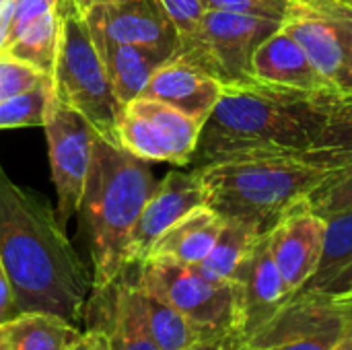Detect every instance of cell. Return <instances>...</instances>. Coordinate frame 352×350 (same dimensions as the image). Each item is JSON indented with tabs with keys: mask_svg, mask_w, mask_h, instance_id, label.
Masks as SVG:
<instances>
[{
	"mask_svg": "<svg viewBox=\"0 0 352 350\" xmlns=\"http://www.w3.org/2000/svg\"><path fill=\"white\" fill-rule=\"evenodd\" d=\"M326 231L328 221L301 202L266 233L272 258L293 295L316 276L326 248Z\"/></svg>",
	"mask_w": 352,
	"mask_h": 350,
	"instance_id": "7c38bea8",
	"label": "cell"
},
{
	"mask_svg": "<svg viewBox=\"0 0 352 350\" xmlns=\"http://www.w3.org/2000/svg\"><path fill=\"white\" fill-rule=\"evenodd\" d=\"M194 350H221V344H202V347Z\"/></svg>",
	"mask_w": 352,
	"mask_h": 350,
	"instance_id": "60d3db41",
	"label": "cell"
},
{
	"mask_svg": "<svg viewBox=\"0 0 352 350\" xmlns=\"http://www.w3.org/2000/svg\"><path fill=\"white\" fill-rule=\"evenodd\" d=\"M334 350H352V334L351 336H346V338H344Z\"/></svg>",
	"mask_w": 352,
	"mask_h": 350,
	"instance_id": "ab89813d",
	"label": "cell"
},
{
	"mask_svg": "<svg viewBox=\"0 0 352 350\" xmlns=\"http://www.w3.org/2000/svg\"><path fill=\"white\" fill-rule=\"evenodd\" d=\"M99 295H103L109 305L105 314L107 326L101 328L109 332L111 350H159L144 322L138 293L126 274Z\"/></svg>",
	"mask_w": 352,
	"mask_h": 350,
	"instance_id": "44dd1931",
	"label": "cell"
},
{
	"mask_svg": "<svg viewBox=\"0 0 352 350\" xmlns=\"http://www.w3.org/2000/svg\"><path fill=\"white\" fill-rule=\"evenodd\" d=\"M336 93L340 91H303L256 78L225 85L200 128L188 167L245 155H303L314 146Z\"/></svg>",
	"mask_w": 352,
	"mask_h": 350,
	"instance_id": "7a4b0ae2",
	"label": "cell"
},
{
	"mask_svg": "<svg viewBox=\"0 0 352 350\" xmlns=\"http://www.w3.org/2000/svg\"><path fill=\"white\" fill-rule=\"evenodd\" d=\"M204 204L227 221H239L266 235L287 212L334 171L309 165L299 155H245L196 169Z\"/></svg>",
	"mask_w": 352,
	"mask_h": 350,
	"instance_id": "277c9868",
	"label": "cell"
},
{
	"mask_svg": "<svg viewBox=\"0 0 352 350\" xmlns=\"http://www.w3.org/2000/svg\"><path fill=\"white\" fill-rule=\"evenodd\" d=\"M140 291L151 293L202 328L217 344L243 338L245 320L237 283H214L196 266L144 260L124 272Z\"/></svg>",
	"mask_w": 352,
	"mask_h": 350,
	"instance_id": "8992f818",
	"label": "cell"
},
{
	"mask_svg": "<svg viewBox=\"0 0 352 350\" xmlns=\"http://www.w3.org/2000/svg\"><path fill=\"white\" fill-rule=\"evenodd\" d=\"M45 138L52 167V182L56 188V215L66 223L78 212L93 151L95 128L72 107H68L52 89L45 109Z\"/></svg>",
	"mask_w": 352,
	"mask_h": 350,
	"instance_id": "30bf717a",
	"label": "cell"
},
{
	"mask_svg": "<svg viewBox=\"0 0 352 350\" xmlns=\"http://www.w3.org/2000/svg\"><path fill=\"white\" fill-rule=\"evenodd\" d=\"M120 2H128V0H72V4L85 14L89 8L93 6H101V4H120ZM68 4V2H66Z\"/></svg>",
	"mask_w": 352,
	"mask_h": 350,
	"instance_id": "74e56055",
	"label": "cell"
},
{
	"mask_svg": "<svg viewBox=\"0 0 352 350\" xmlns=\"http://www.w3.org/2000/svg\"><path fill=\"white\" fill-rule=\"evenodd\" d=\"M10 19H12V0L6 2V4L0 8V52L6 47V41H8Z\"/></svg>",
	"mask_w": 352,
	"mask_h": 350,
	"instance_id": "d590c367",
	"label": "cell"
},
{
	"mask_svg": "<svg viewBox=\"0 0 352 350\" xmlns=\"http://www.w3.org/2000/svg\"><path fill=\"white\" fill-rule=\"evenodd\" d=\"M221 350H262L252 347L250 342H245L243 338H229L225 342H221Z\"/></svg>",
	"mask_w": 352,
	"mask_h": 350,
	"instance_id": "f35d334b",
	"label": "cell"
},
{
	"mask_svg": "<svg viewBox=\"0 0 352 350\" xmlns=\"http://www.w3.org/2000/svg\"><path fill=\"white\" fill-rule=\"evenodd\" d=\"M60 41V14L58 8L39 14L37 19L29 21L2 50L35 68L43 70L52 76L56 54Z\"/></svg>",
	"mask_w": 352,
	"mask_h": 350,
	"instance_id": "d4e9b609",
	"label": "cell"
},
{
	"mask_svg": "<svg viewBox=\"0 0 352 350\" xmlns=\"http://www.w3.org/2000/svg\"><path fill=\"white\" fill-rule=\"evenodd\" d=\"M204 204V188L196 169L169 171L161 182H157L151 198L146 200L138 223L130 239V266L140 264L155 241L182 217Z\"/></svg>",
	"mask_w": 352,
	"mask_h": 350,
	"instance_id": "4fadbf2b",
	"label": "cell"
},
{
	"mask_svg": "<svg viewBox=\"0 0 352 350\" xmlns=\"http://www.w3.org/2000/svg\"><path fill=\"white\" fill-rule=\"evenodd\" d=\"M352 334V291H299L243 338L262 350H334Z\"/></svg>",
	"mask_w": 352,
	"mask_h": 350,
	"instance_id": "ba28073f",
	"label": "cell"
},
{
	"mask_svg": "<svg viewBox=\"0 0 352 350\" xmlns=\"http://www.w3.org/2000/svg\"><path fill=\"white\" fill-rule=\"evenodd\" d=\"M134 289L138 293L140 309L148 326V332L159 350H194L202 344H217L208 338V334L202 328H198L179 309L151 293L140 291L136 285Z\"/></svg>",
	"mask_w": 352,
	"mask_h": 350,
	"instance_id": "603a6c76",
	"label": "cell"
},
{
	"mask_svg": "<svg viewBox=\"0 0 352 350\" xmlns=\"http://www.w3.org/2000/svg\"><path fill=\"white\" fill-rule=\"evenodd\" d=\"M52 76L6 52H0V101L50 83Z\"/></svg>",
	"mask_w": 352,
	"mask_h": 350,
	"instance_id": "f1b7e54d",
	"label": "cell"
},
{
	"mask_svg": "<svg viewBox=\"0 0 352 350\" xmlns=\"http://www.w3.org/2000/svg\"><path fill=\"white\" fill-rule=\"evenodd\" d=\"M60 41L52 70L54 93L80 113L97 134L116 142L122 105L116 99L103 58L85 14L72 4L58 6Z\"/></svg>",
	"mask_w": 352,
	"mask_h": 350,
	"instance_id": "5b68a950",
	"label": "cell"
},
{
	"mask_svg": "<svg viewBox=\"0 0 352 350\" xmlns=\"http://www.w3.org/2000/svg\"><path fill=\"white\" fill-rule=\"evenodd\" d=\"M159 2L167 12L169 21L173 23V27L177 29L179 39L194 33L206 12L202 0H159Z\"/></svg>",
	"mask_w": 352,
	"mask_h": 350,
	"instance_id": "4dcf8cb0",
	"label": "cell"
},
{
	"mask_svg": "<svg viewBox=\"0 0 352 350\" xmlns=\"http://www.w3.org/2000/svg\"><path fill=\"white\" fill-rule=\"evenodd\" d=\"M334 12H338L352 29V2L351 0H324Z\"/></svg>",
	"mask_w": 352,
	"mask_h": 350,
	"instance_id": "8d00e7d4",
	"label": "cell"
},
{
	"mask_svg": "<svg viewBox=\"0 0 352 350\" xmlns=\"http://www.w3.org/2000/svg\"><path fill=\"white\" fill-rule=\"evenodd\" d=\"M50 93H52V80L0 101V130L43 126Z\"/></svg>",
	"mask_w": 352,
	"mask_h": 350,
	"instance_id": "4316f807",
	"label": "cell"
},
{
	"mask_svg": "<svg viewBox=\"0 0 352 350\" xmlns=\"http://www.w3.org/2000/svg\"><path fill=\"white\" fill-rule=\"evenodd\" d=\"M58 6V0H12V19H10V31H8V41L33 19L39 14L54 10ZM6 41V45H8Z\"/></svg>",
	"mask_w": 352,
	"mask_h": 350,
	"instance_id": "1f68e13d",
	"label": "cell"
},
{
	"mask_svg": "<svg viewBox=\"0 0 352 350\" xmlns=\"http://www.w3.org/2000/svg\"><path fill=\"white\" fill-rule=\"evenodd\" d=\"M305 202L316 215L326 221L340 212L352 210V165L336 169L307 196Z\"/></svg>",
	"mask_w": 352,
	"mask_h": 350,
	"instance_id": "83f0119b",
	"label": "cell"
},
{
	"mask_svg": "<svg viewBox=\"0 0 352 350\" xmlns=\"http://www.w3.org/2000/svg\"><path fill=\"white\" fill-rule=\"evenodd\" d=\"M235 283L239 285L241 305H243V320H245L243 338H248L258 328H262L293 297L272 258L268 235H260L252 254L239 268Z\"/></svg>",
	"mask_w": 352,
	"mask_h": 350,
	"instance_id": "9a60e30c",
	"label": "cell"
},
{
	"mask_svg": "<svg viewBox=\"0 0 352 350\" xmlns=\"http://www.w3.org/2000/svg\"><path fill=\"white\" fill-rule=\"evenodd\" d=\"M309 165L336 171L352 165V93H336L309 151L299 155Z\"/></svg>",
	"mask_w": 352,
	"mask_h": 350,
	"instance_id": "7402d4cb",
	"label": "cell"
},
{
	"mask_svg": "<svg viewBox=\"0 0 352 350\" xmlns=\"http://www.w3.org/2000/svg\"><path fill=\"white\" fill-rule=\"evenodd\" d=\"M223 93V85L204 70L171 56L148 80L142 97L177 107L204 124ZM140 97V95H138Z\"/></svg>",
	"mask_w": 352,
	"mask_h": 350,
	"instance_id": "2e32d148",
	"label": "cell"
},
{
	"mask_svg": "<svg viewBox=\"0 0 352 350\" xmlns=\"http://www.w3.org/2000/svg\"><path fill=\"white\" fill-rule=\"evenodd\" d=\"M6 2H10V0H0V8H2V6H4Z\"/></svg>",
	"mask_w": 352,
	"mask_h": 350,
	"instance_id": "7bdbcfd3",
	"label": "cell"
},
{
	"mask_svg": "<svg viewBox=\"0 0 352 350\" xmlns=\"http://www.w3.org/2000/svg\"><path fill=\"white\" fill-rule=\"evenodd\" d=\"M68 350H111L109 332L101 326L85 330Z\"/></svg>",
	"mask_w": 352,
	"mask_h": 350,
	"instance_id": "d6a6232c",
	"label": "cell"
},
{
	"mask_svg": "<svg viewBox=\"0 0 352 350\" xmlns=\"http://www.w3.org/2000/svg\"><path fill=\"white\" fill-rule=\"evenodd\" d=\"M93 33L118 43L177 50L179 35L159 0H128L101 4L85 12Z\"/></svg>",
	"mask_w": 352,
	"mask_h": 350,
	"instance_id": "5bb4252c",
	"label": "cell"
},
{
	"mask_svg": "<svg viewBox=\"0 0 352 350\" xmlns=\"http://www.w3.org/2000/svg\"><path fill=\"white\" fill-rule=\"evenodd\" d=\"M66 2H72V0H58V6H62V4H66ZM56 6V8H58Z\"/></svg>",
	"mask_w": 352,
	"mask_h": 350,
	"instance_id": "b9f144b4",
	"label": "cell"
},
{
	"mask_svg": "<svg viewBox=\"0 0 352 350\" xmlns=\"http://www.w3.org/2000/svg\"><path fill=\"white\" fill-rule=\"evenodd\" d=\"M252 76L260 83L303 91H336L314 66L303 47L283 29L274 31L256 47Z\"/></svg>",
	"mask_w": 352,
	"mask_h": 350,
	"instance_id": "e0dca14e",
	"label": "cell"
},
{
	"mask_svg": "<svg viewBox=\"0 0 352 350\" xmlns=\"http://www.w3.org/2000/svg\"><path fill=\"white\" fill-rule=\"evenodd\" d=\"M316 291H326V293H351L352 291V262H349L336 276H332L324 287Z\"/></svg>",
	"mask_w": 352,
	"mask_h": 350,
	"instance_id": "e575fe53",
	"label": "cell"
},
{
	"mask_svg": "<svg viewBox=\"0 0 352 350\" xmlns=\"http://www.w3.org/2000/svg\"><path fill=\"white\" fill-rule=\"evenodd\" d=\"M93 39L103 58L116 99L122 107L142 95L153 74L175 54L171 47L118 43L99 33H93Z\"/></svg>",
	"mask_w": 352,
	"mask_h": 350,
	"instance_id": "ac0fdd59",
	"label": "cell"
},
{
	"mask_svg": "<svg viewBox=\"0 0 352 350\" xmlns=\"http://www.w3.org/2000/svg\"><path fill=\"white\" fill-rule=\"evenodd\" d=\"M260 233L239 221H227L210 254L196 264V270L214 283H235L239 268L252 254Z\"/></svg>",
	"mask_w": 352,
	"mask_h": 350,
	"instance_id": "cb8c5ba5",
	"label": "cell"
},
{
	"mask_svg": "<svg viewBox=\"0 0 352 350\" xmlns=\"http://www.w3.org/2000/svg\"><path fill=\"white\" fill-rule=\"evenodd\" d=\"M155 186L148 161L95 132L76 212L91 262V293L113 287L130 268L132 231Z\"/></svg>",
	"mask_w": 352,
	"mask_h": 350,
	"instance_id": "3957f363",
	"label": "cell"
},
{
	"mask_svg": "<svg viewBox=\"0 0 352 350\" xmlns=\"http://www.w3.org/2000/svg\"><path fill=\"white\" fill-rule=\"evenodd\" d=\"M0 262L19 311L56 314L72 324L87 316L91 270L50 204L10 179L0 163Z\"/></svg>",
	"mask_w": 352,
	"mask_h": 350,
	"instance_id": "6da1fadb",
	"label": "cell"
},
{
	"mask_svg": "<svg viewBox=\"0 0 352 350\" xmlns=\"http://www.w3.org/2000/svg\"><path fill=\"white\" fill-rule=\"evenodd\" d=\"M202 122L177 107L136 97L122 107L116 126V142L148 163L163 161L188 167L194 159Z\"/></svg>",
	"mask_w": 352,
	"mask_h": 350,
	"instance_id": "9c48e42d",
	"label": "cell"
},
{
	"mask_svg": "<svg viewBox=\"0 0 352 350\" xmlns=\"http://www.w3.org/2000/svg\"><path fill=\"white\" fill-rule=\"evenodd\" d=\"M19 314L16 303H14V295H12V287L10 281L6 276V270L0 262V324L14 318Z\"/></svg>",
	"mask_w": 352,
	"mask_h": 350,
	"instance_id": "836d02e7",
	"label": "cell"
},
{
	"mask_svg": "<svg viewBox=\"0 0 352 350\" xmlns=\"http://www.w3.org/2000/svg\"><path fill=\"white\" fill-rule=\"evenodd\" d=\"M223 227H225V219L212 208H208L206 204H202L192 212H188L186 217H182L177 223H173L155 241V245L151 248L144 260L196 266L210 254Z\"/></svg>",
	"mask_w": 352,
	"mask_h": 350,
	"instance_id": "d6986e66",
	"label": "cell"
},
{
	"mask_svg": "<svg viewBox=\"0 0 352 350\" xmlns=\"http://www.w3.org/2000/svg\"><path fill=\"white\" fill-rule=\"evenodd\" d=\"M351 2H352V0H351Z\"/></svg>",
	"mask_w": 352,
	"mask_h": 350,
	"instance_id": "ee69618b",
	"label": "cell"
},
{
	"mask_svg": "<svg viewBox=\"0 0 352 350\" xmlns=\"http://www.w3.org/2000/svg\"><path fill=\"white\" fill-rule=\"evenodd\" d=\"M82 330L45 311H19L0 324V350H68Z\"/></svg>",
	"mask_w": 352,
	"mask_h": 350,
	"instance_id": "ffe728a7",
	"label": "cell"
},
{
	"mask_svg": "<svg viewBox=\"0 0 352 350\" xmlns=\"http://www.w3.org/2000/svg\"><path fill=\"white\" fill-rule=\"evenodd\" d=\"M352 262V210L328 219L326 248L316 276L301 291H316Z\"/></svg>",
	"mask_w": 352,
	"mask_h": 350,
	"instance_id": "484cf974",
	"label": "cell"
},
{
	"mask_svg": "<svg viewBox=\"0 0 352 350\" xmlns=\"http://www.w3.org/2000/svg\"><path fill=\"white\" fill-rule=\"evenodd\" d=\"M291 0H202L206 10H225L283 23Z\"/></svg>",
	"mask_w": 352,
	"mask_h": 350,
	"instance_id": "f546056e",
	"label": "cell"
},
{
	"mask_svg": "<svg viewBox=\"0 0 352 350\" xmlns=\"http://www.w3.org/2000/svg\"><path fill=\"white\" fill-rule=\"evenodd\" d=\"M322 76L340 93H352V29L324 0H291L280 23Z\"/></svg>",
	"mask_w": 352,
	"mask_h": 350,
	"instance_id": "8fae6325",
	"label": "cell"
},
{
	"mask_svg": "<svg viewBox=\"0 0 352 350\" xmlns=\"http://www.w3.org/2000/svg\"><path fill=\"white\" fill-rule=\"evenodd\" d=\"M278 29V21L206 10L196 31L179 39L173 56L214 76L223 87L250 83L256 47Z\"/></svg>",
	"mask_w": 352,
	"mask_h": 350,
	"instance_id": "52a82bcc",
	"label": "cell"
}]
</instances>
